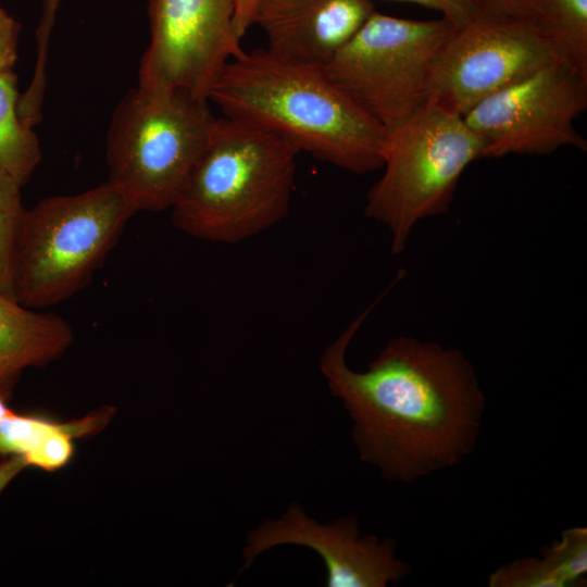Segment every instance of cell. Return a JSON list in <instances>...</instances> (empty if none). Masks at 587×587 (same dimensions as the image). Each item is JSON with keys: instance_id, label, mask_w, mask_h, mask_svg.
I'll return each mask as SVG.
<instances>
[{"instance_id": "cell-1", "label": "cell", "mask_w": 587, "mask_h": 587, "mask_svg": "<svg viewBox=\"0 0 587 587\" xmlns=\"http://www.w3.org/2000/svg\"><path fill=\"white\" fill-rule=\"evenodd\" d=\"M380 295L324 350L320 369L352 423L362 461L390 482L413 483L460 464L477 445L486 397L459 348L399 336L364 372L347 348Z\"/></svg>"}, {"instance_id": "cell-2", "label": "cell", "mask_w": 587, "mask_h": 587, "mask_svg": "<svg viewBox=\"0 0 587 587\" xmlns=\"http://www.w3.org/2000/svg\"><path fill=\"white\" fill-rule=\"evenodd\" d=\"M223 116L287 141L297 153L347 172L382 168L387 129L358 105L324 67L288 61L266 49L230 60L209 97Z\"/></svg>"}, {"instance_id": "cell-3", "label": "cell", "mask_w": 587, "mask_h": 587, "mask_svg": "<svg viewBox=\"0 0 587 587\" xmlns=\"http://www.w3.org/2000/svg\"><path fill=\"white\" fill-rule=\"evenodd\" d=\"M297 151L280 137L216 117L172 207L173 225L197 239L238 243L284 220Z\"/></svg>"}, {"instance_id": "cell-4", "label": "cell", "mask_w": 587, "mask_h": 587, "mask_svg": "<svg viewBox=\"0 0 587 587\" xmlns=\"http://www.w3.org/2000/svg\"><path fill=\"white\" fill-rule=\"evenodd\" d=\"M208 102L138 86L118 101L107 134L108 182L136 212L171 209L216 118Z\"/></svg>"}, {"instance_id": "cell-5", "label": "cell", "mask_w": 587, "mask_h": 587, "mask_svg": "<svg viewBox=\"0 0 587 587\" xmlns=\"http://www.w3.org/2000/svg\"><path fill=\"white\" fill-rule=\"evenodd\" d=\"M483 150L463 116L430 101L387 130L384 172L364 214L386 226L391 254L403 252L421 221L449 211L461 175Z\"/></svg>"}, {"instance_id": "cell-6", "label": "cell", "mask_w": 587, "mask_h": 587, "mask_svg": "<svg viewBox=\"0 0 587 587\" xmlns=\"http://www.w3.org/2000/svg\"><path fill=\"white\" fill-rule=\"evenodd\" d=\"M136 210L109 182L26 209L16 245V296L47 308L82 290Z\"/></svg>"}, {"instance_id": "cell-7", "label": "cell", "mask_w": 587, "mask_h": 587, "mask_svg": "<svg viewBox=\"0 0 587 587\" xmlns=\"http://www.w3.org/2000/svg\"><path fill=\"white\" fill-rule=\"evenodd\" d=\"M457 27L374 11L324 67L328 77L387 130L427 102L432 66Z\"/></svg>"}, {"instance_id": "cell-8", "label": "cell", "mask_w": 587, "mask_h": 587, "mask_svg": "<svg viewBox=\"0 0 587 587\" xmlns=\"http://www.w3.org/2000/svg\"><path fill=\"white\" fill-rule=\"evenodd\" d=\"M562 61L532 16L482 13L457 27L429 74L427 101L461 116L496 91Z\"/></svg>"}, {"instance_id": "cell-9", "label": "cell", "mask_w": 587, "mask_h": 587, "mask_svg": "<svg viewBox=\"0 0 587 587\" xmlns=\"http://www.w3.org/2000/svg\"><path fill=\"white\" fill-rule=\"evenodd\" d=\"M587 108V78L563 61L483 99L463 115L484 142L483 158L587 150L574 121Z\"/></svg>"}, {"instance_id": "cell-10", "label": "cell", "mask_w": 587, "mask_h": 587, "mask_svg": "<svg viewBox=\"0 0 587 587\" xmlns=\"http://www.w3.org/2000/svg\"><path fill=\"white\" fill-rule=\"evenodd\" d=\"M148 16L138 87L209 101L226 64L245 51L234 25L235 0H149Z\"/></svg>"}, {"instance_id": "cell-11", "label": "cell", "mask_w": 587, "mask_h": 587, "mask_svg": "<svg viewBox=\"0 0 587 587\" xmlns=\"http://www.w3.org/2000/svg\"><path fill=\"white\" fill-rule=\"evenodd\" d=\"M283 544L314 550L323 559L328 587H386L411 574L409 563L396 557L397 541L375 535L360 536L354 515L319 524L292 502L278 520H268L250 532L242 550L249 567L263 551Z\"/></svg>"}, {"instance_id": "cell-12", "label": "cell", "mask_w": 587, "mask_h": 587, "mask_svg": "<svg viewBox=\"0 0 587 587\" xmlns=\"http://www.w3.org/2000/svg\"><path fill=\"white\" fill-rule=\"evenodd\" d=\"M374 11L372 0H259L254 24L270 53L325 67Z\"/></svg>"}, {"instance_id": "cell-13", "label": "cell", "mask_w": 587, "mask_h": 587, "mask_svg": "<svg viewBox=\"0 0 587 587\" xmlns=\"http://www.w3.org/2000/svg\"><path fill=\"white\" fill-rule=\"evenodd\" d=\"M65 319L34 311L0 294V394L4 397L22 371L55 360L73 342Z\"/></svg>"}, {"instance_id": "cell-14", "label": "cell", "mask_w": 587, "mask_h": 587, "mask_svg": "<svg viewBox=\"0 0 587 587\" xmlns=\"http://www.w3.org/2000/svg\"><path fill=\"white\" fill-rule=\"evenodd\" d=\"M20 93L14 71L0 74V171L22 187L41 160L39 138L18 113Z\"/></svg>"}, {"instance_id": "cell-15", "label": "cell", "mask_w": 587, "mask_h": 587, "mask_svg": "<svg viewBox=\"0 0 587 587\" xmlns=\"http://www.w3.org/2000/svg\"><path fill=\"white\" fill-rule=\"evenodd\" d=\"M530 16L559 58L587 78V0H535Z\"/></svg>"}, {"instance_id": "cell-16", "label": "cell", "mask_w": 587, "mask_h": 587, "mask_svg": "<svg viewBox=\"0 0 587 587\" xmlns=\"http://www.w3.org/2000/svg\"><path fill=\"white\" fill-rule=\"evenodd\" d=\"M22 186L0 171V294L17 301L16 245L26 212Z\"/></svg>"}, {"instance_id": "cell-17", "label": "cell", "mask_w": 587, "mask_h": 587, "mask_svg": "<svg viewBox=\"0 0 587 587\" xmlns=\"http://www.w3.org/2000/svg\"><path fill=\"white\" fill-rule=\"evenodd\" d=\"M70 424L11 412L0 420V454L23 455L28 464V460L51 436L66 429Z\"/></svg>"}, {"instance_id": "cell-18", "label": "cell", "mask_w": 587, "mask_h": 587, "mask_svg": "<svg viewBox=\"0 0 587 587\" xmlns=\"http://www.w3.org/2000/svg\"><path fill=\"white\" fill-rule=\"evenodd\" d=\"M544 557L563 580L565 587L583 583L587 573V528L562 530L559 540L540 548Z\"/></svg>"}, {"instance_id": "cell-19", "label": "cell", "mask_w": 587, "mask_h": 587, "mask_svg": "<svg viewBox=\"0 0 587 587\" xmlns=\"http://www.w3.org/2000/svg\"><path fill=\"white\" fill-rule=\"evenodd\" d=\"M489 587H565L563 580L544 557L514 560L497 569L488 577Z\"/></svg>"}, {"instance_id": "cell-20", "label": "cell", "mask_w": 587, "mask_h": 587, "mask_svg": "<svg viewBox=\"0 0 587 587\" xmlns=\"http://www.w3.org/2000/svg\"><path fill=\"white\" fill-rule=\"evenodd\" d=\"M435 10L455 27H461L483 13L479 0H395Z\"/></svg>"}, {"instance_id": "cell-21", "label": "cell", "mask_w": 587, "mask_h": 587, "mask_svg": "<svg viewBox=\"0 0 587 587\" xmlns=\"http://www.w3.org/2000/svg\"><path fill=\"white\" fill-rule=\"evenodd\" d=\"M21 24L0 5V74L14 70Z\"/></svg>"}, {"instance_id": "cell-22", "label": "cell", "mask_w": 587, "mask_h": 587, "mask_svg": "<svg viewBox=\"0 0 587 587\" xmlns=\"http://www.w3.org/2000/svg\"><path fill=\"white\" fill-rule=\"evenodd\" d=\"M484 13L498 16H530L535 0H479Z\"/></svg>"}, {"instance_id": "cell-23", "label": "cell", "mask_w": 587, "mask_h": 587, "mask_svg": "<svg viewBox=\"0 0 587 587\" xmlns=\"http://www.w3.org/2000/svg\"><path fill=\"white\" fill-rule=\"evenodd\" d=\"M258 3L259 0H235L234 25L236 34L240 39L254 25Z\"/></svg>"}, {"instance_id": "cell-24", "label": "cell", "mask_w": 587, "mask_h": 587, "mask_svg": "<svg viewBox=\"0 0 587 587\" xmlns=\"http://www.w3.org/2000/svg\"><path fill=\"white\" fill-rule=\"evenodd\" d=\"M28 464L23 455H10L0 462V492Z\"/></svg>"}, {"instance_id": "cell-25", "label": "cell", "mask_w": 587, "mask_h": 587, "mask_svg": "<svg viewBox=\"0 0 587 587\" xmlns=\"http://www.w3.org/2000/svg\"><path fill=\"white\" fill-rule=\"evenodd\" d=\"M12 411L7 407L4 397L0 394V420L10 414Z\"/></svg>"}]
</instances>
